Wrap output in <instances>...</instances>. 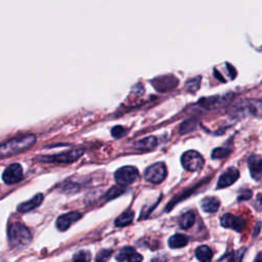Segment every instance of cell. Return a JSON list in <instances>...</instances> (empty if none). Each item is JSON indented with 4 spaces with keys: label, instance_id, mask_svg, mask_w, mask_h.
I'll return each instance as SVG.
<instances>
[{
    "label": "cell",
    "instance_id": "83f0119b",
    "mask_svg": "<svg viewBox=\"0 0 262 262\" xmlns=\"http://www.w3.org/2000/svg\"><path fill=\"white\" fill-rule=\"evenodd\" d=\"M200 81H201V78H200V77L189 80V81H187V83H186V87L188 88L189 91L195 92V91H197V90L199 89V87H200V84H201Z\"/></svg>",
    "mask_w": 262,
    "mask_h": 262
},
{
    "label": "cell",
    "instance_id": "44dd1931",
    "mask_svg": "<svg viewBox=\"0 0 262 262\" xmlns=\"http://www.w3.org/2000/svg\"><path fill=\"white\" fill-rule=\"evenodd\" d=\"M196 257L200 261H210L213 257V252L208 246L202 245L197 248Z\"/></svg>",
    "mask_w": 262,
    "mask_h": 262
},
{
    "label": "cell",
    "instance_id": "277c9868",
    "mask_svg": "<svg viewBox=\"0 0 262 262\" xmlns=\"http://www.w3.org/2000/svg\"><path fill=\"white\" fill-rule=\"evenodd\" d=\"M181 164L185 170L197 172L203 168L205 160L200 153L196 151H187L181 157Z\"/></svg>",
    "mask_w": 262,
    "mask_h": 262
},
{
    "label": "cell",
    "instance_id": "f1b7e54d",
    "mask_svg": "<svg viewBox=\"0 0 262 262\" xmlns=\"http://www.w3.org/2000/svg\"><path fill=\"white\" fill-rule=\"evenodd\" d=\"M112 250H110V249H104V250H102L99 254H98V256H97V258H95V260H97V261H107V260H109L110 259V257L112 256Z\"/></svg>",
    "mask_w": 262,
    "mask_h": 262
},
{
    "label": "cell",
    "instance_id": "d6986e66",
    "mask_svg": "<svg viewBox=\"0 0 262 262\" xmlns=\"http://www.w3.org/2000/svg\"><path fill=\"white\" fill-rule=\"evenodd\" d=\"M133 218H134V212L128 210V211L122 213L120 216L117 217V219L115 220V225L118 227L129 225L132 222Z\"/></svg>",
    "mask_w": 262,
    "mask_h": 262
},
{
    "label": "cell",
    "instance_id": "5bb4252c",
    "mask_svg": "<svg viewBox=\"0 0 262 262\" xmlns=\"http://www.w3.org/2000/svg\"><path fill=\"white\" fill-rule=\"evenodd\" d=\"M43 199H44V197L42 194H37L35 197H33V199H31L25 203L20 204L18 207V211L20 213H27V212L39 207L42 204Z\"/></svg>",
    "mask_w": 262,
    "mask_h": 262
},
{
    "label": "cell",
    "instance_id": "3957f363",
    "mask_svg": "<svg viewBox=\"0 0 262 262\" xmlns=\"http://www.w3.org/2000/svg\"><path fill=\"white\" fill-rule=\"evenodd\" d=\"M84 154L83 148H77L74 150H70L67 152H62L55 155H45L39 158L42 162H49V163H73L78 160Z\"/></svg>",
    "mask_w": 262,
    "mask_h": 262
},
{
    "label": "cell",
    "instance_id": "d4e9b609",
    "mask_svg": "<svg viewBox=\"0 0 262 262\" xmlns=\"http://www.w3.org/2000/svg\"><path fill=\"white\" fill-rule=\"evenodd\" d=\"M230 150L226 148H217L212 152V158L213 159H222L229 155Z\"/></svg>",
    "mask_w": 262,
    "mask_h": 262
},
{
    "label": "cell",
    "instance_id": "1f68e13d",
    "mask_svg": "<svg viewBox=\"0 0 262 262\" xmlns=\"http://www.w3.org/2000/svg\"><path fill=\"white\" fill-rule=\"evenodd\" d=\"M255 260H256V261H262V253L258 254V256L255 258Z\"/></svg>",
    "mask_w": 262,
    "mask_h": 262
},
{
    "label": "cell",
    "instance_id": "52a82bcc",
    "mask_svg": "<svg viewBox=\"0 0 262 262\" xmlns=\"http://www.w3.org/2000/svg\"><path fill=\"white\" fill-rule=\"evenodd\" d=\"M23 177V168L19 163H13L10 166H8L3 174V180L7 184H15L21 181Z\"/></svg>",
    "mask_w": 262,
    "mask_h": 262
},
{
    "label": "cell",
    "instance_id": "4fadbf2b",
    "mask_svg": "<svg viewBox=\"0 0 262 262\" xmlns=\"http://www.w3.org/2000/svg\"><path fill=\"white\" fill-rule=\"evenodd\" d=\"M117 261H141L142 256L138 254L133 248L131 247H125L122 250H120L116 256Z\"/></svg>",
    "mask_w": 262,
    "mask_h": 262
},
{
    "label": "cell",
    "instance_id": "9c48e42d",
    "mask_svg": "<svg viewBox=\"0 0 262 262\" xmlns=\"http://www.w3.org/2000/svg\"><path fill=\"white\" fill-rule=\"evenodd\" d=\"M177 84L178 80L174 76H161L152 81V85L160 92L172 90Z\"/></svg>",
    "mask_w": 262,
    "mask_h": 262
},
{
    "label": "cell",
    "instance_id": "8fae6325",
    "mask_svg": "<svg viewBox=\"0 0 262 262\" xmlns=\"http://www.w3.org/2000/svg\"><path fill=\"white\" fill-rule=\"evenodd\" d=\"M239 176H240V173H239V170H237L236 168H233V167L228 168L219 177L218 182H217V188H224V187L231 185L232 183H234L237 180Z\"/></svg>",
    "mask_w": 262,
    "mask_h": 262
},
{
    "label": "cell",
    "instance_id": "ac0fdd59",
    "mask_svg": "<svg viewBox=\"0 0 262 262\" xmlns=\"http://www.w3.org/2000/svg\"><path fill=\"white\" fill-rule=\"evenodd\" d=\"M195 220H196L195 213L193 211H187V212L183 213L182 215L179 217L178 224L182 229H187L193 226V224L195 223Z\"/></svg>",
    "mask_w": 262,
    "mask_h": 262
},
{
    "label": "cell",
    "instance_id": "4dcf8cb0",
    "mask_svg": "<svg viewBox=\"0 0 262 262\" xmlns=\"http://www.w3.org/2000/svg\"><path fill=\"white\" fill-rule=\"evenodd\" d=\"M256 204H257V209L258 210H262V195L257 198Z\"/></svg>",
    "mask_w": 262,
    "mask_h": 262
},
{
    "label": "cell",
    "instance_id": "8992f818",
    "mask_svg": "<svg viewBox=\"0 0 262 262\" xmlns=\"http://www.w3.org/2000/svg\"><path fill=\"white\" fill-rule=\"evenodd\" d=\"M115 180L121 185H126L134 182L138 179L139 173L138 170L133 166H124V167L119 168L115 172Z\"/></svg>",
    "mask_w": 262,
    "mask_h": 262
},
{
    "label": "cell",
    "instance_id": "6da1fadb",
    "mask_svg": "<svg viewBox=\"0 0 262 262\" xmlns=\"http://www.w3.org/2000/svg\"><path fill=\"white\" fill-rule=\"evenodd\" d=\"M36 141V137L33 134L23 135L17 138H13L0 147V155L3 158L11 157L31 148Z\"/></svg>",
    "mask_w": 262,
    "mask_h": 262
},
{
    "label": "cell",
    "instance_id": "2e32d148",
    "mask_svg": "<svg viewBox=\"0 0 262 262\" xmlns=\"http://www.w3.org/2000/svg\"><path fill=\"white\" fill-rule=\"evenodd\" d=\"M220 201L215 197H206L201 201L202 209L207 213H214L219 209Z\"/></svg>",
    "mask_w": 262,
    "mask_h": 262
},
{
    "label": "cell",
    "instance_id": "cb8c5ba5",
    "mask_svg": "<svg viewBox=\"0 0 262 262\" xmlns=\"http://www.w3.org/2000/svg\"><path fill=\"white\" fill-rule=\"evenodd\" d=\"M125 192V187H121V186H113L110 188V190L108 192L106 198L107 200H112L115 199L117 197H119L120 195H122Z\"/></svg>",
    "mask_w": 262,
    "mask_h": 262
},
{
    "label": "cell",
    "instance_id": "30bf717a",
    "mask_svg": "<svg viewBox=\"0 0 262 262\" xmlns=\"http://www.w3.org/2000/svg\"><path fill=\"white\" fill-rule=\"evenodd\" d=\"M82 217L81 213L79 212H69L67 214H64V215H61L57 219V227L61 231L67 230L71 225H72L74 222L79 220Z\"/></svg>",
    "mask_w": 262,
    "mask_h": 262
},
{
    "label": "cell",
    "instance_id": "f546056e",
    "mask_svg": "<svg viewBox=\"0 0 262 262\" xmlns=\"http://www.w3.org/2000/svg\"><path fill=\"white\" fill-rule=\"evenodd\" d=\"M251 196H252V192H251V190L246 189V190H244V192L239 196V200H240V201H241V200H248V199L251 198Z\"/></svg>",
    "mask_w": 262,
    "mask_h": 262
},
{
    "label": "cell",
    "instance_id": "7a4b0ae2",
    "mask_svg": "<svg viewBox=\"0 0 262 262\" xmlns=\"http://www.w3.org/2000/svg\"><path fill=\"white\" fill-rule=\"evenodd\" d=\"M8 234L10 245L13 248L25 247L32 241V235L29 229L19 222H15L10 225Z\"/></svg>",
    "mask_w": 262,
    "mask_h": 262
},
{
    "label": "cell",
    "instance_id": "484cf974",
    "mask_svg": "<svg viewBox=\"0 0 262 262\" xmlns=\"http://www.w3.org/2000/svg\"><path fill=\"white\" fill-rule=\"evenodd\" d=\"M127 133L126 128H124L123 126H115L112 128L111 130V134L113 137L119 139V138H122L123 136H125Z\"/></svg>",
    "mask_w": 262,
    "mask_h": 262
},
{
    "label": "cell",
    "instance_id": "ffe728a7",
    "mask_svg": "<svg viewBox=\"0 0 262 262\" xmlns=\"http://www.w3.org/2000/svg\"><path fill=\"white\" fill-rule=\"evenodd\" d=\"M157 146V138L155 136H149L140 139L135 144V147L139 150H152Z\"/></svg>",
    "mask_w": 262,
    "mask_h": 262
},
{
    "label": "cell",
    "instance_id": "603a6c76",
    "mask_svg": "<svg viewBox=\"0 0 262 262\" xmlns=\"http://www.w3.org/2000/svg\"><path fill=\"white\" fill-rule=\"evenodd\" d=\"M196 127V121H195V119H188V120H185L180 128H179V132L181 134H184V133H187V132H190L192 130H194Z\"/></svg>",
    "mask_w": 262,
    "mask_h": 262
},
{
    "label": "cell",
    "instance_id": "e0dca14e",
    "mask_svg": "<svg viewBox=\"0 0 262 262\" xmlns=\"http://www.w3.org/2000/svg\"><path fill=\"white\" fill-rule=\"evenodd\" d=\"M187 243H188V237L186 235L180 234V233L173 234L172 236L169 237V240H168V245L172 249L183 248L187 245Z\"/></svg>",
    "mask_w": 262,
    "mask_h": 262
},
{
    "label": "cell",
    "instance_id": "5b68a950",
    "mask_svg": "<svg viewBox=\"0 0 262 262\" xmlns=\"http://www.w3.org/2000/svg\"><path fill=\"white\" fill-rule=\"evenodd\" d=\"M166 176H167V168L162 162L149 166L145 172L146 180L154 184L161 183L166 178Z\"/></svg>",
    "mask_w": 262,
    "mask_h": 262
},
{
    "label": "cell",
    "instance_id": "9a60e30c",
    "mask_svg": "<svg viewBox=\"0 0 262 262\" xmlns=\"http://www.w3.org/2000/svg\"><path fill=\"white\" fill-rule=\"evenodd\" d=\"M229 102L227 97H213V98H206L200 101V104L206 109H213L218 108L219 106L225 105Z\"/></svg>",
    "mask_w": 262,
    "mask_h": 262
},
{
    "label": "cell",
    "instance_id": "7c38bea8",
    "mask_svg": "<svg viewBox=\"0 0 262 262\" xmlns=\"http://www.w3.org/2000/svg\"><path fill=\"white\" fill-rule=\"evenodd\" d=\"M248 166L251 175L254 179H260L262 177V158L256 155H252L248 159Z\"/></svg>",
    "mask_w": 262,
    "mask_h": 262
},
{
    "label": "cell",
    "instance_id": "7402d4cb",
    "mask_svg": "<svg viewBox=\"0 0 262 262\" xmlns=\"http://www.w3.org/2000/svg\"><path fill=\"white\" fill-rule=\"evenodd\" d=\"M247 109L253 116L262 118V101H251Z\"/></svg>",
    "mask_w": 262,
    "mask_h": 262
},
{
    "label": "cell",
    "instance_id": "ba28073f",
    "mask_svg": "<svg viewBox=\"0 0 262 262\" xmlns=\"http://www.w3.org/2000/svg\"><path fill=\"white\" fill-rule=\"evenodd\" d=\"M221 225L226 228H232L236 231H242L246 227V221L243 217L232 215L230 213H226L220 219Z\"/></svg>",
    "mask_w": 262,
    "mask_h": 262
},
{
    "label": "cell",
    "instance_id": "4316f807",
    "mask_svg": "<svg viewBox=\"0 0 262 262\" xmlns=\"http://www.w3.org/2000/svg\"><path fill=\"white\" fill-rule=\"evenodd\" d=\"M91 259V255L88 251H79L73 256L74 261H89Z\"/></svg>",
    "mask_w": 262,
    "mask_h": 262
}]
</instances>
